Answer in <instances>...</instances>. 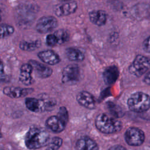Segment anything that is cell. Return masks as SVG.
I'll return each mask as SVG.
<instances>
[{
	"label": "cell",
	"instance_id": "30",
	"mask_svg": "<svg viewBox=\"0 0 150 150\" xmlns=\"http://www.w3.org/2000/svg\"><path fill=\"white\" fill-rule=\"evenodd\" d=\"M108 150H126V148L121 145H115L110 147Z\"/></svg>",
	"mask_w": 150,
	"mask_h": 150
},
{
	"label": "cell",
	"instance_id": "22",
	"mask_svg": "<svg viewBox=\"0 0 150 150\" xmlns=\"http://www.w3.org/2000/svg\"><path fill=\"white\" fill-rule=\"evenodd\" d=\"M58 40V45L63 44L68 42L70 39V34L69 32L65 29H61L57 30L54 33Z\"/></svg>",
	"mask_w": 150,
	"mask_h": 150
},
{
	"label": "cell",
	"instance_id": "5",
	"mask_svg": "<svg viewBox=\"0 0 150 150\" xmlns=\"http://www.w3.org/2000/svg\"><path fill=\"white\" fill-rule=\"evenodd\" d=\"M150 69V58L141 54L137 55L128 68L129 73L137 77H141Z\"/></svg>",
	"mask_w": 150,
	"mask_h": 150
},
{
	"label": "cell",
	"instance_id": "33",
	"mask_svg": "<svg viewBox=\"0 0 150 150\" xmlns=\"http://www.w3.org/2000/svg\"><path fill=\"white\" fill-rule=\"evenodd\" d=\"M1 150H3V149H1Z\"/></svg>",
	"mask_w": 150,
	"mask_h": 150
},
{
	"label": "cell",
	"instance_id": "24",
	"mask_svg": "<svg viewBox=\"0 0 150 150\" xmlns=\"http://www.w3.org/2000/svg\"><path fill=\"white\" fill-rule=\"evenodd\" d=\"M15 29L13 26L8 24H2L1 26V38L3 39L13 33Z\"/></svg>",
	"mask_w": 150,
	"mask_h": 150
},
{
	"label": "cell",
	"instance_id": "28",
	"mask_svg": "<svg viewBox=\"0 0 150 150\" xmlns=\"http://www.w3.org/2000/svg\"><path fill=\"white\" fill-rule=\"evenodd\" d=\"M142 48L145 52L150 53V36L147 37L143 41Z\"/></svg>",
	"mask_w": 150,
	"mask_h": 150
},
{
	"label": "cell",
	"instance_id": "11",
	"mask_svg": "<svg viewBox=\"0 0 150 150\" xmlns=\"http://www.w3.org/2000/svg\"><path fill=\"white\" fill-rule=\"evenodd\" d=\"M66 124V122L57 115L49 117L46 121V125L47 128L52 132L56 133L62 132L65 129Z\"/></svg>",
	"mask_w": 150,
	"mask_h": 150
},
{
	"label": "cell",
	"instance_id": "20",
	"mask_svg": "<svg viewBox=\"0 0 150 150\" xmlns=\"http://www.w3.org/2000/svg\"><path fill=\"white\" fill-rule=\"evenodd\" d=\"M66 54L69 60L71 61L81 62L85 58L84 53L79 49L74 47H69L66 49Z\"/></svg>",
	"mask_w": 150,
	"mask_h": 150
},
{
	"label": "cell",
	"instance_id": "1",
	"mask_svg": "<svg viewBox=\"0 0 150 150\" xmlns=\"http://www.w3.org/2000/svg\"><path fill=\"white\" fill-rule=\"evenodd\" d=\"M50 140V135L46 130L34 127L28 130L25 137V145L30 149L47 146Z\"/></svg>",
	"mask_w": 150,
	"mask_h": 150
},
{
	"label": "cell",
	"instance_id": "16",
	"mask_svg": "<svg viewBox=\"0 0 150 150\" xmlns=\"http://www.w3.org/2000/svg\"><path fill=\"white\" fill-rule=\"evenodd\" d=\"M38 56L43 62L49 65H55L60 62L59 56L52 50L41 51L38 53Z\"/></svg>",
	"mask_w": 150,
	"mask_h": 150
},
{
	"label": "cell",
	"instance_id": "21",
	"mask_svg": "<svg viewBox=\"0 0 150 150\" xmlns=\"http://www.w3.org/2000/svg\"><path fill=\"white\" fill-rule=\"evenodd\" d=\"M41 46V42L39 40H34L32 42L22 41L19 43V47L21 50L24 51H33Z\"/></svg>",
	"mask_w": 150,
	"mask_h": 150
},
{
	"label": "cell",
	"instance_id": "26",
	"mask_svg": "<svg viewBox=\"0 0 150 150\" xmlns=\"http://www.w3.org/2000/svg\"><path fill=\"white\" fill-rule=\"evenodd\" d=\"M46 44L49 46L53 47L58 45V40L54 34H49L46 39Z\"/></svg>",
	"mask_w": 150,
	"mask_h": 150
},
{
	"label": "cell",
	"instance_id": "23",
	"mask_svg": "<svg viewBox=\"0 0 150 150\" xmlns=\"http://www.w3.org/2000/svg\"><path fill=\"white\" fill-rule=\"evenodd\" d=\"M63 139L59 137H53L46 146V150H58L62 146Z\"/></svg>",
	"mask_w": 150,
	"mask_h": 150
},
{
	"label": "cell",
	"instance_id": "12",
	"mask_svg": "<svg viewBox=\"0 0 150 150\" xmlns=\"http://www.w3.org/2000/svg\"><path fill=\"white\" fill-rule=\"evenodd\" d=\"M33 67L36 76L41 79H45L50 77L53 72L52 69L36 60H30L29 62Z\"/></svg>",
	"mask_w": 150,
	"mask_h": 150
},
{
	"label": "cell",
	"instance_id": "13",
	"mask_svg": "<svg viewBox=\"0 0 150 150\" xmlns=\"http://www.w3.org/2000/svg\"><path fill=\"white\" fill-rule=\"evenodd\" d=\"M77 8V4L76 2H69L56 6L54 9V13L59 17L67 16L74 13Z\"/></svg>",
	"mask_w": 150,
	"mask_h": 150
},
{
	"label": "cell",
	"instance_id": "32",
	"mask_svg": "<svg viewBox=\"0 0 150 150\" xmlns=\"http://www.w3.org/2000/svg\"><path fill=\"white\" fill-rule=\"evenodd\" d=\"M61 1H69V0H60Z\"/></svg>",
	"mask_w": 150,
	"mask_h": 150
},
{
	"label": "cell",
	"instance_id": "18",
	"mask_svg": "<svg viewBox=\"0 0 150 150\" xmlns=\"http://www.w3.org/2000/svg\"><path fill=\"white\" fill-rule=\"evenodd\" d=\"M119 70L116 66H110L103 71V80L105 84L111 85L116 81L119 76Z\"/></svg>",
	"mask_w": 150,
	"mask_h": 150
},
{
	"label": "cell",
	"instance_id": "7",
	"mask_svg": "<svg viewBox=\"0 0 150 150\" xmlns=\"http://www.w3.org/2000/svg\"><path fill=\"white\" fill-rule=\"evenodd\" d=\"M126 142L131 146H139L142 145L145 138L142 130L137 127H130L127 129L124 134Z\"/></svg>",
	"mask_w": 150,
	"mask_h": 150
},
{
	"label": "cell",
	"instance_id": "3",
	"mask_svg": "<svg viewBox=\"0 0 150 150\" xmlns=\"http://www.w3.org/2000/svg\"><path fill=\"white\" fill-rule=\"evenodd\" d=\"M127 105L132 111L145 112L150 108V96L141 91L134 93L128 98Z\"/></svg>",
	"mask_w": 150,
	"mask_h": 150
},
{
	"label": "cell",
	"instance_id": "29",
	"mask_svg": "<svg viewBox=\"0 0 150 150\" xmlns=\"http://www.w3.org/2000/svg\"><path fill=\"white\" fill-rule=\"evenodd\" d=\"M7 76L5 74L4 71V64H3V62H1V81H6V79H7Z\"/></svg>",
	"mask_w": 150,
	"mask_h": 150
},
{
	"label": "cell",
	"instance_id": "6",
	"mask_svg": "<svg viewBox=\"0 0 150 150\" xmlns=\"http://www.w3.org/2000/svg\"><path fill=\"white\" fill-rule=\"evenodd\" d=\"M81 77L80 67L76 64H71L63 69L62 81L66 84H74L80 81Z\"/></svg>",
	"mask_w": 150,
	"mask_h": 150
},
{
	"label": "cell",
	"instance_id": "4",
	"mask_svg": "<svg viewBox=\"0 0 150 150\" xmlns=\"http://www.w3.org/2000/svg\"><path fill=\"white\" fill-rule=\"evenodd\" d=\"M56 103L53 100H42L36 98L28 97L25 99L26 108L34 112H41L53 110Z\"/></svg>",
	"mask_w": 150,
	"mask_h": 150
},
{
	"label": "cell",
	"instance_id": "10",
	"mask_svg": "<svg viewBox=\"0 0 150 150\" xmlns=\"http://www.w3.org/2000/svg\"><path fill=\"white\" fill-rule=\"evenodd\" d=\"M33 70V67L29 63L22 65L20 69L19 80L25 86H29L33 83V79L32 76Z\"/></svg>",
	"mask_w": 150,
	"mask_h": 150
},
{
	"label": "cell",
	"instance_id": "9",
	"mask_svg": "<svg viewBox=\"0 0 150 150\" xmlns=\"http://www.w3.org/2000/svg\"><path fill=\"white\" fill-rule=\"evenodd\" d=\"M33 91V89L32 88H21L13 86L6 87L3 89L4 94L13 98L25 97L32 93Z\"/></svg>",
	"mask_w": 150,
	"mask_h": 150
},
{
	"label": "cell",
	"instance_id": "14",
	"mask_svg": "<svg viewBox=\"0 0 150 150\" xmlns=\"http://www.w3.org/2000/svg\"><path fill=\"white\" fill-rule=\"evenodd\" d=\"M76 99L80 105L87 109L93 110L96 108V101L93 96L86 91L80 92Z\"/></svg>",
	"mask_w": 150,
	"mask_h": 150
},
{
	"label": "cell",
	"instance_id": "2",
	"mask_svg": "<svg viewBox=\"0 0 150 150\" xmlns=\"http://www.w3.org/2000/svg\"><path fill=\"white\" fill-rule=\"evenodd\" d=\"M96 128L103 134H110L119 132L122 127V122L105 113L98 114L95 120Z\"/></svg>",
	"mask_w": 150,
	"mask_h": 150
},
{
	"label": "cell",
	"instance_id": "25",
	"mask_svg": "<svg viewBox=\"0 0 150 150\" xmlns=\"http://www.w3.org/2000/svg\"><path fill=\"white\" fill-rule=\"evenodd\" d=\"M107 107L110 110V111L113 115L115 116L116 117H119L122 115L121 110L114 103L111 102L108 103H107Z\"/></svg>",
	"mask_w": 150,
	"mask_h": 150
},
{
	"label": "cell",
	"instance_id": "27",
	"mask_svg": "<svg viewBox=\"0 0 150 150\" xmlns=\"http://www.w3.org/2000/svg\"><path fill=\"white\" fill-rule=\"evenodd\" d=\"M59 117H60L62 120H63L65 122H67L69 120V114L67 110L66 107H61L59 109V112L57 115Z\"/></svg>",
	"mask_w": 150,
	"mask_h": 150
},
{
	"label": "cell",
	"instance_id": "8",
	"mask_svg": "<svg viewBox=\"0 0 150 150\" xmlns=\"http://www.w3.org/2000/svg\"><path fill=\"white\" fill-rule=\"evenodd\" d=\"M57 26V21L53 16H45L41 17L37 22L36 30L40 33H49Z\"/></svg>",
	"mask_w": 150,
	"mask_h": 150
},
{
	"label": "cell",
	"instance_id": "19",
	"mask_svg": "<svg viewBox=\"0 0 150 150\" xmlns=\"http://www.w3.org/2000/svg\"><path fill=\"white\" fill-rule=\"evenodd\" d=\"M88 16L91 22L98 26H103L107 22V14L102 10L92 11L89 13Z\"/></svg>",
	"mask_w": 150,
	"mask_h": 150
},
{
	"label": "cell",
	"instance_id": "31",
	"mask_svg": "<svg viewBox=\"0 0 150 150\" xmlns=\"http://www.w3.org/2000/svg\"><path fill=\"white\" fill-rule=\"evenodd\" d=\"M144 82L147 85L150 86V70L146 73L143 79Z\"/></svg>",
	"mask_w": 150,
	"mask_h": 150
},
{
	"label": "cell",
	"instance_id": "15",
	"mask_svg": "<svg viewBox=\"0 0 150 150\" xmlns=\"http://www.w3.org/2000/svg\"><path fill=\"white\" fill-rule=\"evenodd\" d=\"M76 148L77 150H99L96 141L87 136H83L77 141Z\"/></svg>",
	"mask_w": 150,
	"mask_h": 150
},
{
	"label": "cell",
	"instance_id": "17",
	"mask_svg": "<svg viewBox=\"0 0 150 150\" xmlns=\"http://www.w3.org/2000/svg\"><path fill=\"white\" fill-rule=\"evenodd\" d=\"M133 15L138 20L150 19V5L148 4H139L132 9Z\"/></svg>",
	"mask_w": 150,
	"mask_h": 150
}]
</instances>
